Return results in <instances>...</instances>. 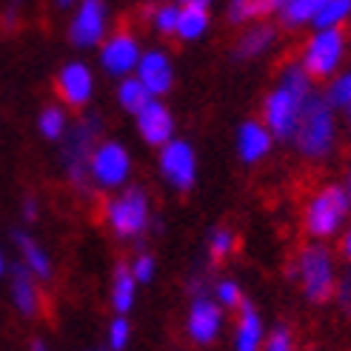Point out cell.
Returning <instances> with one entry per match:
<instances>
[{
	"label": "cell",
	"mask_w": 351,
	"mask_h": 351,
	"mask_svg": "<svg viewBox=\"0 0 351 351\" xmlns=\"http://www.w3.org/2000/svg\"><path fill=\"white\" fill-rule=\"evenodd\" d=\"M314 92V80L303 69L300 60H289L277 75L274 89L263 100V126L271 132L280 143H291L297 120H300L303 103Z\"/></svg>",
	"instance_id": "obj_1"
},
{
	"label": "cell",
	"mask_w": 351,
	"mask_h": 351,
	"mask_svg": "<svg viewBox=\"0 0 351 351\" xmlns=\"http://www.w3.org/2000/svg\"><path fill=\"white\" fill-rule=\"evenodd\" d=\"M337 134H340L337 112L328 106L323 92L314 89L303 103V112H300V120H297L291 146L297 149V154H303L306 160L320 163L326 157L335 154Z\"/></svg>",
	"instance_id": "obj_2"
},
{
	"label": "cell",
	"mask_w": 351,
	"mask_h": 351,
	"mask_svg": "<svg viewBox=\"0 0 351 351\" xmlns=\"http://www.w3.org/2000/svg\"><path fill=\"white\" fill-rule=\"evenodd\" d=\"M289 277L297 280L306 294V300L314 306H323L335 297L337 289V266L335 252L323 240H311L297 252L294 269H289Z\"/></svg>",
	"instance_id": "obj_3"
},
{
	"label": "cell",
	"mask_w": 351,
	"mask_h": 351,
	"mask_svg": "<svg viewBox=\"0 0 351 351\" xmlns=\"http://www.w3.org/2000/svg\"><path fill=\"white\" fill-rule=\"evenodd\" d=\"M103 132V117L100 114H83L69 126L66 137L60 140V163L66 169V178L80 195H89L92 180H89V160L92 152L100 143Z\"/></svg>",
	"instance_id": "obj_4"
},
{
	"label": "cell",
	"mask_w": 351,
	"mask_h": 351,
	"mask_svg": "<svg viewBox=\"0 0 351 351\" xmlns=\"http://www.w3.org/2000/svg\"><path fill=\"white\" fill-rule=\"evenodd\" d=\"M103 217H106L109 229L120 240H134L140 234H146L149 226H152V217H154L146 189L143 186H123L106 203Z\"/></svg>",
	"instance_id": "obj_5"
},
{
	"label": "cell",
	"mask_w": 351,
	"mask_h": 351,
	"mask_svg": "<svg viewBox=\"0 0 351 351\" xmlns=\"http://www.w3.org/2000/svg\"><path fill=\"white\" fill-rule=\"evenodd\" d=\"M348 215H351V200L346 195V189L328 183V186H323L317 195L306 203L303 226H306L308 237L328 240V237H335V234L343 232Z\"/></svg>",
	"instance_id": "obj_6"
},
{
	"label": "cell",
	"mask_w": 351,
	"mask_h": 351,
	"mask_svg": "<svg viewBox=\"0 0 351 351\" xmlns=\"http://www.w3.org/2000/svg\"><path fill=\"white\" fill-rule=\"evenodd\" d=\"M346 34L343 29H314L300 51V63L311 80H331L346 60Z\"/></svg>",
	"instance_id": "obj_7"
},
{
	"label": "cell",
	"mask_w": 351,
	"mask_h": 351,
	"mask_svg": "<svg viewBox=\"0 0 351 351\" xmlns=\"http://www.w3.org/2000/svg\"><path fill=\"white\" fill-rule=\"evenodd\" d=\"M132 174V154L117 140H100L89 160V180L97 189H123Z\"/></svg>",
	"instance_id": "obj_8"
},
{
	"label": "cell",
	"mask_w": 351,
	"mask_h": 351,
	"mask_svg": "<svg viewBox=\"0 0 351 351\" xmlns=\"http://www.w3.org/2000/svg\"><path fill=\"white\" fill-rule=\"evenodd\" d=\"M109 34L106 0H77L69 21V40L75 49H97Z\"/></svg>",
	"instance_id": "obj_9"
},
{
	"label": "cell",
	"mask_w": 351,
	"mask_h": 351,
	"mask_svg": "<svg viewBox=\"0 0 351 351\" xmlns=\"http://www.w3.org/2000/svg\"><path fill=\"white\" fill-rule=\"evenodd\" d=\"M140 55H143V46H140L137 34L129 32V29H117V32H109L106 40L97 46V60H100V69L106 75L123 80L134 75V69L140 63Z\"/></svg>",
	"instance_id": "obj_10"
},
{
	"label": "cell",
	"mask_w": 351,
	"mask_h": 351,
	"mask_svg": "<svg viewBox=\"0 0 351 351\" xmlns=\"http://www.w3.org/2000/svg\"><path fill=\"white\" fill-rule=\"evenodd\" d=\"M163 180L178 189V191H191L197 183V154L189 140L171 137L166 146H160V157H157Z\"/></svg>",
	"instance_id": "obj_11"
},
{
	"label": "cell",
	"mask_w": 351,
	"mask_h": 351,
	"mask_svg": "<svg viewBox=\"0 0 351 351\" xmlns=\"http://www.w3.org/2000/svg\"><path fill=\"white\" fill-rule=\"evenodd\" d=\"M55 86H58L60 100L69 109H86L95 97V72H92L89 63L69 60L58 72Z\"/></svg>",
	"instance_id": "obj_12"
},
{
	"label": "cell",
	"mask_w": 351,
	"mask_h": 351,
	"mask_svg": "<svg viewBox=\"0 0 351 351\" xmlns=\"http://www.w3.org/2000/svg\"><path fill=\"white\" fill-rule=\"evenodd\" d=\"M223 328V308L212 300V294L191 297L186 314V335L197 346H212Z\"/></svg>",
	"instance_id": "obj_13"
},
{
	"label": "cell",
	"mask_w": 351,
	"mask_h": 351,
	"mask_svg": "<svg viewBox=\"0 0 351 351\" xmlns=\"http://www.w3.org/2000/svg\"><path fill=\"white\" fill-rule=\"evenodd\" d=\"M134 77L143 83V89L152 97H163L174 86V63L166 49H143L140 63L134 69Z\"/></svg>",
	"instance_id": "obj_14"
},
{
	"label": "cell",
	"mask_w": 351,
	"mask_h": 351,
	"mask_svg": "<svg viewBox=\"0 0 351 351\" xmlns=\"http://www.w3.org/2000/svg\"><path fill=\"white\" fill-rule=\"evenodd\" d=\"M134 120H137V134L143 137V143H149L154 149L166 146L174 137V114L160 97H152L146 106L134 114Z\"/></svg>",
	"instance_id": "obj_15"
},
{
	"label": "cell",
	"mask_w": 351,
	"mask_h": 351,
	"mask_svg": "<svg viewBox=\"0 0 351 351\" xmlns=\"http://www.w3.org/2000/svg\"><path fill=\"white\" fill-rule=\"evenodd\" d=\"M277 140L271 137V132L263 126V120H243L237 126V134H234V146H237V154L243 163H260L266 160V157L271 154Z\"/></svg>",
	"instance_id": "obj_16"
},
{
	"label": "cell",
	"mask_w": 351,
	"mask_h": 351,
	"mask_svg": "<svg viewBox=\"0 0 351 351\" xmlns=\"http://www.w3.org/2000/svg\"><path fill=\"white\" fill-rule=\"evenodd\" d=\"M277 26L269 23V21H257V23H249L240 38L232 49V58L234 60H257L263 55H269V51L277 46Z\"/></svg>",
	"instance_id": "obj_17"
},
{
	"label": "cell",
	"mask_w": 351,
	"mask_h": 351,
	"mask_svg": "<svg viewBox=\"0 0 351 351\" xmlns=\"http://www.w3.org/2000/svg\"><path fill=\"white\" fill-rule=\"evenodd\" d=\"M9 289H12V303L23 317H38L40 314V289L34 274L23 266L21 260L9 266Z\"/></svg>",
	"instance_id": "obj_18"
},
{
	"label": "cell",
	"mask_w": 351,
	"mask_h": 351,
	"mask_svg": "<svg viewBox=\"0 0 351 351\" xmlns=\"http://www.w3.org/2000/svg\"><path fill=\"white\" fill-rule=\"evenodd\" d=\"M266 340L263 317L252 300H243L237 308V331H234V351H260Z\"/></svg>",
	"instance_id": "obj_19"
},
{
	"label": "cell",
	"mask_w": 351,
	"mask_h": 351,
	"mask_svg": "<svg viewBox=\"0 0 351 351\" xmlns=\"http://www.w3.org/2000/svg\"><path fill=\"white\" fill-rule=\"evenodd\" d=\"M14 245H17V254H21V263L34 274V280L49 283L51 274H55V266H51V257H49V252L43 249V245L23 229L14 232Z\"/></svg>",
	"instance_id": "obj_20"
},
{
	"label": "cell",
	"mask_w": 351,
	"mask_h": 351,
	"mask_svg": "<svg viewBox=\"0 0 351 351\" xmlns=\"http://www.w3.org/2000/svg\"><path fill=\"white\" fill-rule=\"evenodd\" d=\"M280 0H226V23L249 26L257 21H269L277 14Z\"/></svg>",
	"instance_id": "obj_21"
},
{
	"label": "cell",
	"mask_w": 351,
	"mask_h": 351,
	"mask_svg": "<svg viewBox=\"0 0 351 351\" xmlns=\"http://www.w3.org/2000/svg\"><path fill=\"white\" fill-rule=\"evenodd\" d=\"M323 3L326 0H280L274 17L283 29H303L314 23V17L323 9Z\"/></svg>",
	"instance_id": "obj_22"
},
{
	"label": "cell",
	"mask_w": 351,
	"mask_h": 351,
	"mask_svg": "<svg viewBox=\"0 0 351 351\" xmlns=\"http://www.w3.org/2000/svg\"><path fill=\"white\" fill-rule=\"evenodd\" d=\"M212 26V14L208 9H197V6H180V17H178V32L174 38H180L183 43H195Z\"/></svg>",
	"instance_id": "obj_23"
},
{
	"label": "cell",
	"mask_w": 351,
	"mask_h": 351,
	"mask_svg": "<svg viewBox=\"0 0 351 351\" xmlns=\"http://www.w3.org/2000/svg\"><path fill=\"white\" fill-rule=\"evenodd\" d=\"M134 300H137V280L129 271V266H117L114 277H112V308L126 317Z\"/></svg>",
	"instance_id": "obj_24"
},
{
	"label": "cell",
	"mask_w": 351,
	"mask_h": 351,
	"mask_svg": "<svg viewBox=\"0 0 351 351\" xmlns=\"http://www.w3.org/2000/svg\"><path fill=\"white\" fill-rule=\"evenodd\" d=\"M69 126H72V123H69L66 106H60V103H49V106H43V112L38 114V132L43 134V140H49V143H60L69 132Z\"/></svg>",
	"instance_id": "obj_25"
},
{
	"label": "cell",
	"mask_w": 351,
	"mask_h": 351,
	"mask_svg": "<svg viewBox=\"0 0 351 351\" xmlns=\"http://www.w3.org/2000/svg\"><path fill=\"white\" fill-rule=\"evenodd\" d=\"M114 97H117V106H120L123 112H129V114H137V112L152 100V95L143 89V83H140L134 75L117 80V92H114Z\"/></svg>",
	"instance_id": "obj_26"
},
{
	"label": "cell",
	"mask_w": 351,
	"mask_h": 351,
	"mask_svg": "<svg viewBox=\"0 0 351 351\" xmlns=\"http://www.w3.org/2000/svg\"><path fill=\"white\" fill-rule=\"evenodd\" d=\"M178 17H180V6L174 0H160L157 6L149 9V23L160 38H171L178 32Z\"/></svg>",
	"instance_id": "obj_27"
},
{
	"label": "cell",
	"mask_w": 351,
	"mask_h": 351,
	"mask_svg": "<svg viewBox=\"0 0 351 351\" xmlns=\"http://www.w3.org/2000/svg\"><path fill=\"white\" fill-rule=\"evenodd\" d=\"M323 97L328 100V106L335 112H346L351 109V66L343 69V72H337L335 77L328 80Z\"/></svg>",
	"instance_id": "obj_28"
},
{
	"label": "cell",
	"mask_w": 351,
	"mask_h": 351,
	"mask_svg": "<svg viewBox=\"0 0 351 351\" xmlns=\"http://www.w3.org/2000/svg\"><path fill=\"white\" fill-rule=\"evenodd\" d=\"M346 21H351V0H326L311 26L314 29H343Z\"/></svg>",
	"instance_id": "obj_29"
},
{
	"label": "cell",
	"mask_w": 351,
	"mask_h": 351,
	"mask_svg": "<svg viewBox=\"0 0 351 351\" xmlns=\"http://www.w3.org/2000/svg\"><path fill=\"white\" fill-rule=\"evenodd\" d=\"M212 300L226 311V308H240V303L245 300V297H243V291H240L237 280L223 277V280H217L215 289H212Z\"/></svg>",
	"instance_id": "obj_30"
},
{
	"label": "cell",
	"mask_w": 351,
	"mask_h": 351,
	"mask_svg": "<svg viewBox=\"0 0 351 351\" xmlns=\"http://www.w3.org/2000/svg\"><path fill=\"white\" fill-rule=\"evenodd\" d=\"M237 245V237L232 229H223V226H217V229L208 232V254H212V260H226Z\"/></svg>",
	"instance_id": "obj_31"
},
{
	"label": "cell",
	"mask_w": 351,
	"mask_h": 351,
	"mask_svg": "<svg viewBox=\"0 0 351 351\" xmlns=\"http://www.w3.org/2000/svg\"><path fill=\"white\" fill-rule=\"evenodd\" d=\"M260 351H294V335H291V328L286 323H277L266 340H263V348Z\"/></svg>",
	"instance_id": "obj_32"
},
{
	"label": "cell",
	"mask_w": 351,
	"mask_h": 351,
	"mask_svg": "<svg viewBox=\"0 0 351 351\" xmlns=\"http://www.w3.org/2000/svg\"><path fill=\"white\" fill-rule=\"evenodd\" d=\"M106 337H109V351H126V346L132 340V326H129V320L123 317V314H117V317L112 320Z\"/></svg>",
	"instance_id": "obj_33"
},
{
	"label": "cell",
	"mask_w": 351,
	"mask_h": 351,
	"mask_svg": "<svg viewBox=\"0 0 351 351\" xmlns=\"http://www.w3.org/2000/svg\"><path fill=\"white\" fill-rule=\"evenodd\" d=\"M129 271L134 274L137 286H140V283L146 286V283H152V280H154V274H157V260H154L149 252H137V257L132 260Z\"/></svg>",
	"instance_id": "obj_34"
},
{
	"label": "cell",
	"mask_w": 351,
	"mask_h": 351,
	"mask_svg": "<svg viewBox=\"0 0 351 351\" xmlns=\"http://www.w3.org/2000/svg\"><path fill=\"white\" fill-rule=\"evenodd\" d=\"M335 300H337V306H340V311L346 314V317H351V263H348V269L337 277Z\"/></svg>",
	"instance_id": "obj_35"
},
{
	"label": "cell",
	"mask_w": 351,
	"mask_h": 351,
	"mask_svg": "<svg viewBox=\"0 0 351 351\" xmlns=\"http://www.w3.org/2000/svg\"><path fill=\"white\" fill-rule=\"evenodd\" d=\"M26 3V0H6V12H3V23H14L17 14H21V6Z\"/></svg>",
	"instance_id": "obj_36"
},
{
	"label": "cell",
	"mask_w": 351,
	"mask_h": 351,
	"mask_svg": "<svg viewBox=\"0 0 351 351\" xmlns=\"http://www.w3.org/2000/svg\"><path fill=\"white\" fill-rule=\"evenodd\" d=\"M38 212H40L38 200H34V197H26V200H23V220H26V223H34V220H38Z\"/></svg>",
	"instance_id": "obj_37"
},
{
	"label": "cell",
	"mask_w": 351,
	"mask_h": 351,
	"mask_svg": "<svg viewBox=\"0 0 351 351\" xmlns=\"http://www.w3.org/2000/svg\"><path fill=\"white\" fill-rule=\"evenodd\" d=\"M340 254L351 263V226H348V229L343 232V237H340Z\"/></svg>",
	"instance_id": "obj_38"
},
{
	"label": "cell",
	"mask_w": 351,
	"mask_h": 351,
	"mask_svg": "<svg viewBox=\"0 0 351 351\" xmlns=\"http://www.w3.org/2000/svg\"><path fill=\"white\" fill-rule=\"evenodd\" d=\"M178 6H197V9H212L215 0H174Z\"/></svg>",
	"instance_id": "obj_39"
},
{
	"label": "cell",
	"mask_w": 351,
	"mask_h": 351,
	"mask_svg": "<svg viewBox=\"0 0 351 351\" xmlns=\"http://www.w3.org/2000/svg\"><path fill=\"white\" fill-rule=\"evenodd\" d=\"M51 6H55L58 12H72L77 6V0H51Z\"/></svg>",
	"instance_id": "obj_40"
},
{
	"label": "cell",
	"mask_w": 351,
	"mask_h": 351,
	"mask_svg": "<svg viewBox=\"0 0 351 351\" xmlns=\"http://www.w3.org/2000/svg\"><path fill=\"white\" fill-rule=\"evenodd\" d=\"M343 189H346V195H348V200H351V166H348V171H346V183H343Z\"/></svg>",
	"instance_id": "obj_41"
},
{
	"label": "cell",
	"mask_w": 351,
	"mask_h": 351,
	"mask_svg": "<svg viewBox=\"0 0 351 351\" xmlns=\"http://www.w3.org/2000/svg\"><path fill=\"white\" fill-rule=\"evenodd\" d=\"M32 351H49V346L40 343V340H34V343H32Z\"/></svg>",
	"instance_id": "obj_42"
},
{
	"label": "cell",
	"mask_w": 351,
	"mask_h": 351,
	"mask_svg": "<svg viewBox=\"0 0 351 351\" xmlns=\"http://www.w3.org/2000/svg\"><path fill=\"white\" fill-rule=\"evenodd\" d=\"M6 274V257H3V252H0V277Z\"/></svg>",
	"instance_id": "obj_43"
},
{
	"label": "cell",
	"mask_w": 351,
	"mask_h": 351,
	"mask_svg": "<svg viewBox=\"0 0 351 351\" xmlns=\"http://www.w3.org/2000/svg\"><path fill=\"white\" fill-rule=\"evenodd\" d=\"M343 114H346V126H348V132H351V109H346Z\"/></svg>",
	"instance_id": "obj_44"
}]
</instances>
